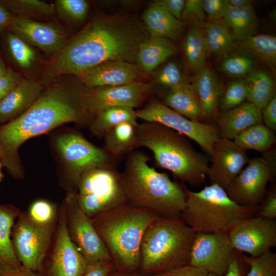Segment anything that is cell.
Returning a JSON list of instances; mask_svg holds the SVG:
<instances>
[{"label":"cell","mask_w":276,"mask_h":276,"mask_svg":"<svg viewBox=\"0 0 276 276\" xmlns=\"http://www.w3.org/2000/svg\"><path fill=\"white\" fill-rule=\"evenodd\" d=\"M142 32L126 20L111 16L94 18L56 53L48 69L50 76H78L107 61L135 63Z\"/></svg>","instance_id":"1"},{"label":"cell","mask_w":276,"mask_h":276,"mask_svg":"<svg viewBox=\"0 0 276 276\" xmlns=\"http://www.w3.org/2000/svg\"><path fill=\"white\" fill-rule=\"evenodd\" d=\"M83 91L54 84L42 91L24 113L0 127V160L13 178L23 176L18 151L26 141L66 123L88 125Z\"/></svg>","instance_id":"2"},{"label":"cell","mask_w":276,"mask_h":276,"mask_svg":"<svg viewBox=\"0 0 276 276\" xmlns=\"http://www.w3.org/2000/svg\"><path fill=\"white\" fill-rule=\"evenodd\" d=\"M150 160L140 150L126 156L120 178L126 202L158 216H180L186 202L185 186L156 171Z\"/></svg>","instance_id":"3"},{"label":"cell","mask_w":276,"mask_h":276,"mask_svg":"<svg viewBox=\"0 0 276 276\" xmlns=\"http://www.w3.org/2000/svg\"><path fill=\"white\" fill-rule=\"evenodd\" d=\"M158 216L126 202L91 218L116 270L139 272L143 237L149 225Z\"/></svg>","instance_id":"4"},{"label":"cell","mask_w":276,"mask_h":276,"mask_svg":"<svg viewBox=\"0 0 276 276\" xmlns=\"http://www.w3.org/2000/svg\"><path fill=\"white\" fill-rule=\"evenodd\" d=\"M136 148L152 152L155 165L192 186L205 182L210 166L207 157L197 151L183 134L154 122L143 121L136 127Z\"/></svg>","instance_id":"5"},{"label":"cell","mask_w":276,"mask_h":276,"mask_svg":"<svg viewBox=\"0 0 276 276\" xmlns=\"http://www.w3.org/2000/svg\"><path fill=\"white\" fill-rule=\"evenodd\" d=\"M195 232L180 216H158L142 238L139 272L151 276L189 264Z\"/></svg>","instance_id":"6"},{"label":"cell","mask_w":276,"mask_h":276,"mask_svg":"<svg viewBox=\"0 0 276 276\" xmlns=\"http://www.w3.org/2000/svg\"><path fill=\"white\" fill-rule=\"evenodd\" d=\"M186 202L180 216L196 232H226L238 222L255 216L257 207L244 206L232 200L217 183L197 192L185 187Z\"/></svg>","instance_id":"7"},{"label":"cell","mask_w":276,"mask_h":276,"mask_svg":"<svg viewBox=\"0 0 276 276\" xmlns=\"http://www.w3.org/2000/svg\"><path fill=\"white\" fill-rule=\"evenodd\" d=\"M56 225L37 223L27 212H21L13 226L11 238L14 254L22 266L42 272Z\"/></svg>","instance_id":"8"},{"label":"cell","mask_w":276,"mask_h":276,"mask_svg":"<svg viewBox=\"0 0 276 276\" xmlns=\"http://www.w3.org/2000/svg\"><path fill=\"white\" fill-rule=\"evenodd\" d=\"M56 146L67 167L68 192L76 191L79 179L86 170L96 167L117 169L120 161L77 132L59 136Z\"/></svg>","instance_id":"9"},{"label":"cell","mask_w":276,"mask_h":276,"mask_svg":"<svg viewBox=\"0 0 276 276\" xmlns=\"http://www.w3.org/2000/svg\"><path fill=\"white\" fill-rule=\"evenodd\" d=\"M135 112L137 119L160 123L194 141L210 156L220 137L216 124L190 120L155 98L149 99Z\"/></svg>","instance_id":"10"},{"label":"cell","mask_w":276,"mask_h":276,"mask_svg":"<svg viewBox=\"0 0 276 276\" xmlns=\"http://www.w3.org/2000/svg\"><path fill=\"white\" fill-rule=\"evenodd\" d=\"M62 204L69 237L86 260L90 264L100 261H112L91 218L80 208L75 191L67 192Z\"/></svg>","instance_id":"11"},{"label":"cell","mask_w":276,"mask_h":276,"mask_svg":"<svg viewBox=\"0 0 276 276\" xmlns=\"http://www.w3.org/2000/svg\"><path fill=\"white\" fill-rule=\"evenodd\" d=\"M153 85L142 81L101 86L83 90L82 99L89 124L102 111L113 107H140L152 92ZM88 124V125H89Z\"/></svg>","instance_id":"12"},{"label":"cell","mask_w":276,"mask_h":276,"mask_svg":"<svg viewBox=\"0 0 276 276\" xmlns=\"http://www.w3.org/2000/svg\"><path fill=\"white\" fill-rule=\"evenodd\" d=\"M49 254L46 276H81L89 264L69 237L65 210L62 203Z\"/></svg>","instance_id":"13"},{"label":"cell","mask_w":276,"mask_h":276,"mask_svg":"<svg viewBox=\"0 0 276 276\" xmlns=\"http://www.w3.org/2000/svg\"><path fill=\"white\" fill-rule=\"evenodd\" d=\"M235 251L226 232H196L189 265L223 276Z\"/></svg>","instance_id":"14"},{"label":"cell","mask_w":276,"mask_h":276,"mask_svg":"<svg viewBox=\"0 0 276 276\" xmlns=\"http://www.w3.org/2000/svg\"><path fill=\"white\" fill-rule=\"evenodd\" d=\"M274 170L264 157H253L231 183L225 191L236 203L257 207L263 200Z\"/></svg>","instance_id":"15"},{"label":"cell","mask_w":276,"mask_h":276,"mask_svg":"<svg viewBox=\"0 0 276 276\" xmlns=\"http://www.w3.org/2000/svg\"><path fill=\"white\" fill-rule=\"evenodd\" d=\"M234 249L257 257L276 246V221L257 216L244 219L227 233Z\"/></svg>","instance_id":"16"},{"label":"cell","mask_w":276,"mask_h":276,"mask_svg":"<svg viewBox=\"0 0 276 276\" xmlns=\"http://www.w3.org/2000/svg\"><path fill=\"white\" fill-rule=\"evenodd\" d=\"M208 176L225 190L249 159L246 151L233 141L220 137L214 145Z\"/></svg>","instance_id":"17"},{"label":"cell","mask_w":276,"mask_h":276,"mask_svg":"<svg viewBox=\"0 0 276 276\" xmlns=\"http://www.w3.org/2000/svg\"><path fill=\"white\" fill-rule=\"evenodd\" d=\"M8 27L26 42L49 54L57 53L67 41L66 34L58 27L28 17L13 15Z\"/></svg>","instance_id":"18"},{"label":"cell","mask_w":276,"mask_h":276,"mask_svg":"<svg viewBox=\"0 0 276 276\" xmlns=\"http://www.w3.org/2000/svg\"><path fill=\"white\" fill-rule=\"evenodd\" d=\"M142 70L137 64L124 60L104 62L79 76L88 88L113 86L141 81Z\"/></svg>","instance_id":"19"},{"label":"cell","mask_w":276,"mask_h":276,"mask_svg":"<svg viewBox=\"0 0 276 276\" xmlns=\"http://www.w3.org/2000/svg\"><path fill=\"white\" fill-rule=\"evenodd\" d=\"M42 91L39 82L21 79L0 103V123L6 124L24 113Z\"/></svg>","instance_id":"20"},{"label":"cell","mask_w":276,"mask_h":276,"mask_svg":"<svg viewBox=\"0 0 276 276\" xmlns=\"http://www.w3.org/2000/svg\"><path fill=\"white\" fill-rule=\"evenodd\" d=\"M220 137L233 141L244 130L262 123V110L247 101L219 114L216 120Z\"/></svg>","instance_id":"21"},{"label":"cell","mask_w":276,"mask_h":276,"mask_svg":"<svg viewBox=\"0 0 276 276\" xmlns=\"http://www.w3.org/2000/svg\"><path fill=\"white\" fill-rule=\"evenodd\" d=\"M192 85L199 101L201 122L214 124L219 116L218 107L222 91L219 83L210 68L205 66L196 73Z\"/></svg>","instance_id":"22"},{"label":"cell","mask_w":276,"mask_h":276,"mask_svg":"<svg viewBox=\"0 0 276 276\" xmlns=\"http://www.w3.org/2000/svg\"><path fill=\"white\" fill-rule=\"evenodd\" d=\"M76 196L80 208L90 218L126 202L121 178L94 193Z\"/></svg>","instance_id":"23"},{"label":"cell","mask_w":276,"mask_h":276,"mask_svg":"<svg viewBox=\"0 0 276 276\" xmlns=\"http://www.w3.org/2000/svg\"><path fill=\"white\" fill-rule=\"evenodd\" d=\"M176 50L170 39L150 36L140 43L136 62L143 71L151 72L174 54Z\"/></svg>","instance_id":"24"},{"label":"cell","mask_w":276,"mask_h":276,"mask_svg":"<svg viewBox=\"0 0 276 276\" xmlns=\"http://www.w3.org/2000/svg\"><path fill=\"white\" fill-rule=\"evenodd\" d=\"M143 19L150 36L175 39L182 31L183 24L155 2L145 11Z\"/></svg>","instance_id":"25"},{"label":"cell","mask_w":276,"mask_h":276,"mask_svg":"<svg viewBox=\"0 0 276 276\" xmlns=\"http://www.w3.org/2000/svg\"><path fill=\"white\" fill-rule=\"evenodd\" d=\"M137 124L124 122L109 131L104 136L103 149L111 156L121 160L136 148Z\"/></svg>","instance_id":"26"},{"label":"cell","mask_w":276,"mask_h":276,"mask_svg":"<svg viewBox=\"0 0 276 276\" xmlns=\"http://www.w3.org/2000/svg\"><path fill=\"white\" fill-rule=\"evenodd\" d=\"M236 41L254 34L258 28V20L251 4L237 8L228 6L222 17Z\"/></svg>","instance_id":"27"},{"label":"cell","mask_w":276,"mask_h":276,"mask_svg":"<svg viewBox=\"0 0 276 276\" xmlns=\"http://www.w3.org/2000/svg\"><path fill=\"white\" fill-rule=\"evenodd\" d=\"M163 103L190 120L201 122L200 103L192 84L169 90Z\"/></svg>","instance_id":"28"},{"label":"cell","mask_w":276,"mask_h":276,"mask_svg":"<svg viewBox=\"0 0 276 276\" xmlns=\"http://www.w3.org/2000/svg\"><path fill=\"white\" fill-rule=\"evenodd\" d=\"M236 46L243 53L273 67L276 63V37L269 34H252L239 40Z\"/></svg>","instance_id":"29"},{"label":"cell","mask_w":276,"mask_h":276,"mask_svg":"<svg viewBox=\"0 0 276 276\" xmlns=\"http://www.w3.org/2000/svg\"><path fill=\"white\" fill-rule=\"evenodd\" d=\"M244 79L246 99L262 110L275 96L274 81L262 70L251 71Z\"/></svg>","instance_id":"30"},{"label":"cell","mask_w":276,"mask_h":276,"mask_svg":"<svg viewBox=\"0 0 276 276\" xmlns=\"http://www.w3.org/2000/svg\"><path fill=\"white\" fill-rule=\"evenodd\" d=\"M20 210L11 204H0V260L15 266H21L13 250L11 233L21 214Z\"/></svg>","instance_id":"31"},{"label":"cell","mask_w":276,"mask_h":276,"mask_svg":"<svg viewBox=\"0 0 276 276\" xmlns=\"http://www.w3.org/2000/svg\"><path fill=\"white\" fill-rule=\"evenodd\" d=\"M182 49L188 66L196 73L205 66L209 53L202 27L198 22H195L190 27L183 42Z\"/></svg>","instance_id":"32"},{"label":"cell","mask_w":276,"mask_h":276,"mask_svg":"<svg viewBox=\"0 0 276 276\" xmlns=\"http://www.w3.org/2000/svg\"><path fill=\"white\" fill-rule=\"evenodd\" d=\"M120 180V173L117 169L92 168L80 176L76 193L79 196L86 195L103 189Z\"/></svg>","instance_id":"33"},{"label":"cell","mask_w":276,"mask_h":276,"mask_svg":"<svg viewBox=\"0 0 276 276\" xmlns=\"http://www.w3.org/2000/svg\"><path fill=\"white\" fill-rule=\"evenodd\" d=\"M137 119L134 109L126 107H113L97 114L88 126L93 135L103 137L109 131L121 123H138Z\"/></svg>","instance_id":"34"},{"label":"cell","mask_w":276,"mask_h":276,"mask_svg":"<svg viewBox=\"0 0 276 276\" xmlns=\"http://www.w3.org/2000/svg\"><path fill=\"white\" fill-rule=\"evenodd\" d=\"M245 150L268 151L276 141L274 132L262 123L255 124L238 134L233 140Z\"/></svg>","instance_id":"35"},{"label":"cell","mask_w":276,"mask_h":276,"mask_svg":"<svg viewBox=\"0 0 276 276\" xmlns=\"http://www.w3.org/2000/svg\"><path fill=\"white\" fill-rule=\"evenodd\" d=\"M202 29L209 53L227 55L237 47L236 40L225 26L208 22L204 24Z\"/></svg>","instance_id":"36"},{"label":"cell","mask_w":276,"mask_h":276,"mask_svg":"<svg viewBox=\"0 0 276 276\" xmlns=\"http://www.w3.org/2000/svg\"><path fill=\"white\" fill-rule=\"evenodd\" d=\"M0 3L11 13L16 15H51L55 12L54 6L38 0H4Z\"/></svg>","instance_id":"37"},{"label":"cell","mask_w":276,"mask_h":276,"mask_svg":"<svg viewBox=\"0 0 276 276\" xmlns=\"http://www.w3.org/2000/svg\"><path fill=\"white\" fill-rule=\"evenodd\" d=\"M243 261L249 267L245 276H276V253L269 250L257 257L242 255Z\"/></svg>","instance_id":"38"},{"label":"cell","mask_w":276,"mask_h":276,"mask_svg":"<svg viewBox=\"0 0 276 276\" xmlns=\"http://www.w3.org/2000/svg\"><path fill=\"white\" fill-rule=\"evenodd\" d=\"M6 40L10 53L15 62L21 68H28L36 58L34 50L24 40L9 32Z\"/></svg>","instance_id":"39"},{"label":"cell","mask_w":276,"mask_h":276,"mask_svg":"<svg viewBox=\"0 0 276 276\" xmlns=\"http://www.w3.org/2000/svg\"><path fill=\"white\" fill-rule=\"evenodd\" d=\"M255 64L254 59L244 53L232 54L224 57L220 68L228 75L240 77L248 74Z\"/></svg>","instance_id":"40"},{"label":"cell","mask_w":276,"mask_h":276,"mask_svg":"<svg viewBox=\"0 0 276 276\" xmlns=\"http://www.w3.org/2000/svg\"><path fill=\"white\" fill-rule=\"evenodd\" d=\"M245 99L246 91L244 79L235 80L230 82L222 90L219 106L225 111L240 105Z\"/></svg>","instance_id":"41"},{"label":"cell","mask_w":276,"mask_h":276,"mask_svg":"<svg viewBox=\"0 0 276 276\" xmlns=\"http://www.w3.org/2000/svg\"><path fill=\"white\" fill-rule=\"evenodd\" d=\"M27 212L37 223L52 224L57 222L59 209L55 204L47 200L38 199L32 203Z\"/></svg>","instance_id":"42"},{"label":"cell","mask_w":276,"mask_h":276,"mask_svg":"<svg viewBox=\"0 0 276 276\" xmlns=\"http://www.w3.org/2000/svg\"><path fill=\"white\" fill-rule=\"evenodd\" d=\"M55 4L61 17L74 21L84 20L89 8L87 2L84 0H57Z\"/></svg>","instance_id":"43"},{"label":"cell","mask_w":276,"mask_h":276,"mask_svg":"<svg viewBox=\"0 0 276 276\" xmlns=\"http://www.w3.org/2000/svg\"><path fill=\"white\" fill-rule=\"evenodd\" d=\"M157 82L170 89L189 84L178 66L170 62L164 65L156 76Z\"/></svg>","instance_id":"44"},{"label":"cell","mask_w":276,"mask_h":276,"mask_svg":"<svg viewBox=\"0 0 276 276\" xmlns=\"http://www.w3.org/2000/svg\"><path fill=\"white\" fill-rule=\"evenodd\" d=\"M255 216L274 220L276 218V190L273 188L265 194L258 206Z\"/></svg>","instance_id":"45"},{"label":"cell","mask_w":276,"mask_h":276,"mask_svg":"<svg viewBox=\"0 0 276 276\" xmlns=\"http://www.w3.org/2000/svg\"><path fill=\"white\" fill-rule=\"evenodd\" d=\"M21 79L18 74L8 68L6 73L0 78V103Z\"/></svg>","instance_id":"46"},{"label":"cell","mask_w":276,"mask_h":276,"mask_svg":"<svg viewBox=\"0 0 276 276\" xmlns=\"http://www.w3.org/2000/svg\"><path fill=\"white\" fill-rule=\"evenodd\" d=\"M204 11L212 20L222 18L227 5L225 0H202Z\"/></svg>","instance_id":"47"},{"label":"cell","mask_w":276,"mask_h":276,"mask_svg":"<svg viewBox=\"0 0 276 276\" xmlns=\"http://www.w3.org/2000/svg\"><path fill=\"white\" fill-rule=\"evenodd\" d=\"M0 276H43L23 266H15L0 260Z\"/></svg>","instance_id":"48"},{"label":"cell","mask_w":276,"mask_h":276,"mask_svg":"<svg viewBox=\"0 0 276 276\" xmlns=\"http://www.w3.org/2000/svg\"><path fill=\"white\" fill-rule=\"evenodd\" d=\"M113 269L114 265L111 261H100L90 264L81 276H108Z\"/></svg>","instance_id":"49"},{"label":"cell","mask_w":276,"mask_h":276,"mask_svg":"<svg viewBox=\"0 0 276 276\" xmlns=\"http://www.w3.org/2000/svg\"><path fill=\"white\" fill-rule=\"evenodd\" d=\"M190 16L195 17L200 21H203L204 18V11L202 0L185 1L181 18L186 19Z\"/></svg>","instance_id":"50"},{"label":"cell","mask_w":276,"mask_h":276,"mask_svg":"<svg viewBox=\"0 0 276 276\" xmlns=\"http://www.w3.org/2000/svg\"><path fill=\"white\" fill-rule=\"evenodd\" d=\"M207 273L203 269L189 264L151 276H205Z\"/></svg>","instance_id":"51"},{"label":"cell","mask_w":276,"mask_h":276,"mask_svg":"<svg viewBox=\"0 0 276 276\" xmlns=\"http://www.w3.org/2000/svg\"><path fill=\"white\" fill-rule=\"evenodd\" d=\"M262 122L274 133L276 131V97L262 109Z\"/></svg>","instance_id":"52"},{"label":"cell","mask_w":276,"mask_h":276,"mask_svg":"<svg viewBox=\"0 0 276 276\" xmlns=\"http://www.w3.org/2000/svg\"><path fill=\"white\" fill-rule=\"evenodd\" d=\"M241 255L235 250L234 256L223 276H245V266Z\"/></svg>","instance_id":"53"},{"label":"cell","mask_w":276,"mask_h":276,"mask_svg":"<svg viewBox=\"0 0 276 276\" xmlns=\"http://www.w3.org/2000/svg\"><path fill=\"white\" fill-rule=\"evenodd\" d=\"M154 2L162 6L176 19H181L185 4V0H158Z\"/></svg>","instance_id":"54"},{"label":"cell","mask_w":276,"mask_h":276,"mask_svg":"<svg viewBox=\"0 0 276 276\" xmlns=\"http://www.w3.org/2000/svg\"><path fill=\"white\" fill-rule=\"evenodd\" d=\"M13 15L0 3V35L9 27Z\"/></svg>","instance_id":"55"},{"label":"cell","mask_w":276,"mask_h":276,"mask_svg":"<svg viewBox=\"0 0 276 276\" xmlns=\"http://www.w3.org/2000/svg\"><path fill=\"white\" fill-rule=\"evenodd\" d=\"M225 2L228 6L237 8H242L251 4V1L248 0H225Z\"/></svg>","instance_id":"56"},{"label":"cell","mask_w":276,"mask_h":276,"mask_svg":"<svg viewBox=\"0 0 276 276\" xmlns=\"http://www.w3.org/2000/svg\"><path fill=\"white\" fill-rule=\"evenodd\" d=\"M108 276H147L142 274L140 272H123L113 269Z\"/></svg>","instance_id":"57"},{"label":"cell","mask_w":276,"mask_h":276,"mask_svg":"<svg viewBox=\"0 0 276 276\" xmlns=\"http://www.w3.org/2000/svg\"><path fill=\"white\" fill-rule=\"evenodd\" d=\"M8 67H7L4 62L0 57V78L6 73Z\"/></svg>","instance_id":"58"},{"label":"cell","mask_w":276,"mask_h":276,"mask_svg":"<svg viewBox=\"0 0 276 276\" xmlns=\"http://www.w3.org/2000/svg\"><path fill=\"white\" fill-rule=\"evenodd\" d=\"M0 158H1V152H0ZM3 165H2V164L1 163V160H0V184L1 183V182L2 181V180L4 178V174L3 173V172H2V167H3Z\"/></svg>","instance_id":"59"},{"label":"cell","mask_w":276,"mask_h":276,"mask_svg":"<svg viewBox=\"0 0 276 276\" xmlns=\"http://www.w3.org/2000/svg\"><path fill=\"white\" fill-rule=\"evenodd\" d=\"M205 276H220V275H217L213 273L208 272L207 274Z\"/></svg>","instance_id":"60"}]
</instances>
